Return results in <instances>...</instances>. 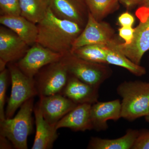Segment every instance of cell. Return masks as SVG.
Listing matches in <instances>:
<instances>
[{
    "instance_id": "cell-20",
    "label": "cell",
    "mask_w": 149,
    "mask_h": 149,
    "mask_svg": "<svg viewBox=\"0 0 149 149\" xmlns=\"http://www.w3.org/2000/svg\"><path fill=\"white\" fill-rule=\"evenodd\" d=\"M21 16L35 24L42 20L50 7L49 0H19Z\"/></svg>"
},
{
    "instance_id": "cell-19",
    "label": "cell",
    "mask_w": 149,
    "mask_h": 149,
    "mask_svg": "<svg viewBox=\"0 0 149 149\" xmlns=\"http://www.w3.org/2000/svg\"><path fill=\"white\" fill-rule=\"evenodd\" d=\"M115 40L113 39L107 45V63L125 68L130 73L138 77L146 74V69L144 67L133 63L116 48Z\"/></svg>"
},
{
    "instance_id": "cell-16",
    "label": "cell",
    "mask_w": 149,
    "mask_h": 149,
    "mask_svg": "<svg viewBox=\"0 0 149 149\" xmlns=\"http://www.w3.org/2000/svg\"><path fill=\"white\" fill-rule=\"evenodd\" d=\"M36 133L32 149H50L58 137L56 126L45 120L37 102L34 107Z\"/></svg>"
},
{
    "instance_id": "cell-11",
    "label": "cell",
    "mask_w": 149,
    "mask_h": 149,
    "mask_svg": "<svg viewBox=\"0 0 149 149\" xmlns=\"http://www.w3.org/2000/svg\"><path fill=\"white\" fill-rule=\"evenodd\" d=\"M28 46L13 31L6 27H1L0 59L7 64L23 57L28 50Z\"/></svg>"
},
{
    "instance_id": "cell-15",
    "label": "cell",
    "mask_w": 149,
    "mask_h": 149,
    "mask_svg": "<svg viewBox=\"0 0 149 149\" xmlns=\"http://www.w3.org/2000/svg\"><path fill=\"white\" fill-rule=\"evenodd\" d=\"M91 105L88 104L77 105L57 123L56 128L58 130L61 128H68L75 132L93 130Z\"/></svg>"
},
{
    "instance_id": "cell-12",
    "label": "cell",
    "mask_w": 149,
    "mask_h": 149,
    "mask_svg": "<svg viewBox=\"0 0 149 149\" xmlns=\"http://www.w3.org/2000/svg\"><path fill=\"white\" fill-rule=\"evenodd\" d=\"M91 116L93 130L100 132L109 128L107 121H117L121 118V102L119 99L97 102L91 105Z\"/></svg>"
},
{
    "instance_id": "cell-31",
    "label": "cell",
    "mask_w": 149,
    "mask_h": 149,
    "mask_svg": "<svg viewBox=\"0 0 149 149\" xmlns=\"http://www.w3.org/2000/svg\"><path fill=\"white\" fill-rule=\"evenodd\" d=\"M145 118L146 121H147V122L149 123V111L148 114L147 115L146 117H145Z\"/></svg>"
},
{
    "instance_id": "cell-18",
    "label": "cell",
    "mask_w": 149,
    "mask_h": 149,
    "mask_svg": "<svg viewBox=\"0 0 149 149\" xmlns=\"http://www.w3.org/2000/svg\"><path fill=\"white\" fill-rule=\"evenodd\" d=\"M139 130L129 128L125 135L117 139H103L91 137L87 148L89 149H132L139 136Z\"/></svg>"
},
{
    "instance_id": "cell-24",
    "label": "cell",
    "mask_w": 149,
    "mask_h": 149,
    "mask_svg": "<svg viewBox=\"0 0 149 149\" xmlns=\"http://www.w3.org/2000/svg\"><path fill=\"white\" fill-rule=\"evenodd\" d=\"M1 15H21L19 0H0Z\"/></svg>"
},
{
    "instance_id": "cell-21",
    "label": "cell",
    "mask_w": 149,
    "mask_h": 149,
    "mask_svg": "<svg viewBox=\"0 0 149 149\" xmlns=\"http://www.w3.org/2000/svg\"><path fill=\"white\" fill-rule=\"evenodd\" d=\"M107 47L104 45H88L77 48L71 52L80 58L94 63L107 64Z\"/></svg>"
},
{
    "instance_id": "cell-10",
    "label": "cell",
    "mask_w": 149,
    "mask_h": 149,
    "mask_svg": "<svg viewBox=\"0 0 149 149\" xmlns=\"http://www.w3.org/2000/svg\"><path fill=\"white\" fill-rule=\"evenodd\" d=\"M38 102L43 117L51 125H56L77 104L61 93L40 97Z\"/></svg>"
},
{
    "instance_id": "cell-33",
    "label": "cell",
    "mask_w": 149,
    "mask_h": 149,
    "mask_svg": "<svg viewBox=\"0 0 149 149\" xmlns=\"http://www.w3.org/2000/svg\"></svg>"
},
{
    "instance_id": "cell-4",
    "label": "cell",
    "mask_w": 149,
    "mask_h": 149,
    "mask_svg": "<svg viewBox=\"0 0 149 149\" xmlns=\"http://www.w3.org/2000/svg\"><path fill=\"white\" fill-rule=\"evenodd\" d=\"M61 60L69 74L96 88H100L112 74L108 64L87 61L71 52L65 55Z\"/></svg>"
},
{
    "instance_id": "cell-27",
    "label": "cell",
    "mask_w": 149,
    "mask_h": 149,
    "mask_svg": "<svg viewBox=\"0 0 149 149\" xmlns=\"http://www.w3.org/2000/svg\"><path fill=\"white\" fill-rule=\"evenodd\" d=\"M135 20L134 16L128 12L121 14L118 19V24L121 27H132Z\"/></svg>"
},
{
    "instance_id": "cell-28",
    "label": "cell",
    "mask_w": 149,
    "mask_h": 149,
    "mask_svg": "<svg viewBox=\"0 0 149 149\" xmlns=\"http://www.w3.org/2000/svg\"><path fill=\"white\" fill-rule=\"evenodd\" d=\"M14 148L12 143L5 136L0 135V149H11Z\"/></svg>"
},
{
    "instance_id": "cell-5",
    "label": "cell",
    "mask_w": 149,
    "mask_h": 149,
    "mask_svg": "<svg viewBox=\"0 0 149 149\" xmlns=\"http://www.w3.org/2000/svg\"><path fill=\"white\" fill-rule=\"evenodd\" d=\"M9 65L11 81V91L5 110L6 118L13 117L15 112L29 100L38 95L34 78L24 74L16 65Z\"/></svg>"
},
{
    "instance_id": "cell-7",
    "label": "cell",
    "mask_w": 149,
    "mask_h": 149,
    "mask_svg": "<svg viewBox=\"0 0 149 149\" xmlns=\"http://www.w3.org/2000/svg\"><path fill=\"white\" fill-rule=\"evenodd\" d=\"M68 77L69 73L62 60L47 65L34 77L38 95L41 97L61 93Z\"/></svg>"
},
{
    "instance_id": "cell-30",
    "label": "cell",
    "mask_w": 149,
    "mask_h": 149,
    "mask_svg": "<svg viewBox=\"0 0 149 149\" xmlns=\"http://www.w3.org/2000/svg\"><path fill=\"white\" fill-rule=\"evenodd\" d=\"M139 8L142 10L149 11V0H143L139 6Z\"/></svg>"
},
{
    "instance_id": "cell-13",
    "label": "cell",
    "mask_w": 149,
    "mask_h": 149,
    "mask_svg": "<svg viewBox=\"0 0 149 149\" xmlns=\"http://www.w3.org/2000/svg\"><path fill=\"white\" fill-rule=\"evenodd\" d=\"M50 7L59 18L75 22L83 27L87 22L88 11H86L84 0H49Z\"/></svg>"
},
{
    "instance_id": "cell-26",
    "label": "cell",
    "mask_w": 149,
    "mask_h": 149,
    "mask_svg": "<svg viewBox=\"0 0 149 149\" xmlns=\"http://www.w3.org/2000/svg\"><path fill=\"white\" fill-rule=\"evenodd\" d=\"M135 28L132 27H121L118 29L120 37L125 41V45H129L132 42L134 37Z\"/></svg>"
},
{
    "instance_id": "cell-22",
    "label": "cell",
    "mask_w": 149,
    "mask_h": 149,
    "mask_svg": "<svg viewBox=\"0 0 149 149\" xmlns=\"http://www.w3.org/2000/svg\"><path fill=\"white\" fill-rule=\"evenodd\" d=\"M88 10L96 20L102 21L119 8V0H84Z\"/></svg>"
},
{
    "instance_id": "cell-14",
    "label": "cell",
    "mask_w": 149,
    "mask_h": 149,
    "mask_svg": "<svg viewBox=\"0 0 149 149\" xmlns=\"http://www.w3.org/2000/svg\"><path fill=\"white\" fill-rule=\"evenodd\" d=\"M99 88L89 85L69 74L68 80L61 94L77 105H92L98 101Z\"/></svg>"
},
{
    "instance_id": "cell-3",
    "label": "cell",
    "mask_w": 149,
    "mask_h": 149,
    "mask_svg": "<svg viewBox=\"0 0 149 149\" xmlns=\"http://www.w3.org/2000/svg\"><path fill=\"white\" fill-rule=\"evenodd\" d=\"M19 108L14 117L0 121V135L8 139L15 148L27 149V139L33 129L34 98L25 102Z\"/></svg>"
},
{
    "instance_id": "cell-9",
    "label": "cell",
    "mask_w": 149,
    "mask_h": 149,
    "mask_svg": "<svg viewBox=\"0 0 149 149\" xmlns=\"http://www.w3.org/2000/svg\"><path fill=\"white\" fill-rule=\"evenodd\" d=\"M115 31L106 22L96 20L88 11L85 28L72 45L71 52L83 46L91 45H106L114 39Z\"/></svg>"
},
{
    "instance_id": "cell-6",
    "label": "cell",
    "mask_w": 149,
    "mask_h": 149,
    "mask_svg": "<svg viewBox=\"0 0 149 149\" xmlns=\"http://www.w3.org/2000/svg\"><path fill=\"white\" fill-rule=\"evenodd\" d=\"M136 15L140 21L135 28L132 42L125 45L116 40L115 45L130 60L136 64L141 65L144 54L149 50V11L138 8Z\"/></svg>"
},
{
    "instance_id": "cell-23",
    "label": "cell",
    "mask_w": 149,
    "mask_h": 149,
    "mask_svg": "<svg viewBox=\"0 0 149 149\" xmlns=\"http://www.w3.org/2000/svg\"><path fill=\"white\" fill-rule=\"evenodd\" d=\"M9 73L8 70L6 68L0 73V121L6 118L4 108L8 86Z\"/></svg>"
},
{
    "instance_id": "cell-2",
    "label": "cell",
    "mask_w": 149,
    "mask_h": 149,
    "mask_svg": "<svg viewBox=\"0 0 149 149\" xmlns=\"http://www.w3.org/2000/svg\"><path fill=\"white\" fill-rule=\"evenodd\" d=\"M117 94L122 98L121 118L129 121L145 117L149 111V82L124 81L118 86Z\"/></svg>"
},
{
    "instance_id": "cell-32",
    "label": "cell",
    "mask_w": 149,
    "mask_h": 149,
    "mask_svg": "<svg viewBox=\"0 0 149 149\" xmlns=\"http://www.w3.org/2000/svg\"><path fill=\"white\" fill-rule=\"evenodd\" d=\"M148 58H149V56H148Z\"/></svg>"
},
{
    "instance_id": "cell-29",
    "label": "cell",
    "mask_w": 149,
    "mask_h": 149,
    "mask_svg": "<svg viewBox=\"0 0 149 149\" xmlns=\"http://www.w3.org/2000/svg\"><path fill=\"white\" fill-rule=\"evenodd\" d=\"M143 0H119L127 8H131L137 6H140Z\"/></svg>"
},
{
    "instance_id": "cell-8",
    "label": "cell",
    "mask_w": 149,
    "mask_h": 149,
    "mask_svg": "<svg viewBox=\"0 0 149 149\" xmlns=\"http://www.w3.org/2000/svg\"><path fill=\"white\" fill-rule=\"evenodd\" d=\"M64 55L36 43L15 65L28 77L34 78L42 68L60 61Z\"/></svg>"
},
{
    "instance_id": "cell-17",
    "label": "cell",
    "mask_w": 149,
    "mask_h": 149,
    "mask_svg": "<svg viewBox=\"0 0 149 149\" xmlns=\"http://www.w3.org/2000/svg\"><path fill=\"white\" fill-rule=\"evenodd\" d=\"M0 23L14 32L28 45L37 42L38 27L23 17L1 15Z\"/></svg>"
},
{
    "instance_id": "cell-1",
    "label": "cell",
    "mask_w": 149,
    "mask_h": 149,
    "mask_svg": "<svg viewBox=\"0 0 149 149\" xmlns=\"http://www.w3.org/2000/svg\"><path fill=\"white\" fill-rule=\"evenodd\" d=\"M37 24L36 43L64 55L71 52L74 41L83 30L79 24L57 16L50 7L42 20Z\"/></svg>"
},
{
    "instance_id": "cell-25",
    "label": "cell",
    "mask_w": 149,
    "mask_h": 149,
    "mask_svg": "<svg viewBox=\"0 0 149 149\" xmlns=\"http://www.w3.org/2000/svg\"><path fill=\"white\" fill-rule=\"evenodd\" d=\"M132 149H149V130H139V136Z\"/></svg>"
}]
</instances>
